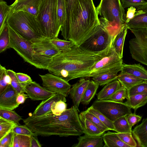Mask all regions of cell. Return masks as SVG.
Here are the masks:
<instances>
[{
    "instance_id": "obj_52",
    "label": "cell",
    "mask_w": 147,
    "mask_h": 147,
    "mask_svg": "<svg viewBox=\"0 0 147 147\" xmlns=\"http://www.w3.org/2000/svg\"><path fill=\"white\" fill-rule=\"evenodd\" d=\"M136 9L133 7H131L128 8L125 24L127 23L134 18L136 12Z\"/></svg>"
},
{
    "instance_id": "obj_58",
    "label": "cell",
    "mask_w": 147,
    "mask_h": 147,
    "mask_svg": "<svg viewBox=\"0 0 147 147\" xmlns=\"http://www.w3.org/2000/svg\"><path fill=\"white\" fill-rule=\"evenodd\" d=\"M146 0V1H147V0Z\"/></svg>"
},
{
    "instance_id": "obj_25",
    "label": "cell",
    "mask_w": 147,
    "mask_h": 147,
    "mask_svg": "<svg viewBox=\"0 0 147 147\" xmlns=\"http://www.w3.org/2000/svg\"><path fill=\"white\" fill-rule=\"evenodd\" d=\"M102 136L105 144L103 147H129L122 141L117 132L108 131Z\"/></svg>"
},
{
    "instance_id": "obj_3",
    "label": "cell",
    "mask_w": 147,
    "mask_h": 147,
    "mask_svg": "<svg viewBox=\"0 0 147 147\" xmlns=\"http://www.w3.org/2000/svg\"><path fill=\"white\" fill-rule=\"evenodd\" d=\"M23 121L33 132L43 136H78L82 129L78 112L73 106L60 115H54L51 112L38 117H28Z\"/></svg>"
},
{
    "instance_id": "obj_18",
    "label": "cell",
    "mask_w": 147,
    "mask_h": 147,
    "mask_svg": "<svg viewBox=\"0 0 147 147\" xmlns=\"http://www.w3.org/2000/svg\"><path fill=\"white\" fill-rule=\"evenodd\" d=\"M90 81L89 80L86 79L85 78H80L76 83L71 86L69 94L74 106L78 109Z\"/></svg>"
},
{
    "instance_id": "obj_20",
    "label": "cell",
    "mask_w": 147,
    "mask_h": 147,
    "mask_svg": "<svg viewBox=\"0 0 147 147\" xmlns=\"http://www.w3.org/2000/svg\"><path fill=\"white\" fill-rule=\"evenodd\" d=\"M133 136L137 141L138 146L147 147V118L132 130Z\"/></svg>"
},
{
    "instance_id": "obj_6",
    "label": "cell",
    "mask_w": 147,
    "mask_h": 147,
    "mask_svg": "<svg viewBox=\"0 0 147 147\" xmlns=\"http://www.w3.org/2000/svg\"><path fill=\"white\" fill-rule=\"evenodd\" d=\"M96 8L98 14L108 22L112 30L118 33L126 20L124 8L120 0H101Z\"/></svg>"
},
{
    "instance_id": "obj_19",
    "label": "cell",
    "mask_w": 147,
    "mask_h": 147,
    "mask_svg": "<svg viewBox=\"0 0 147 147\" xmlns=\"http://www.w3.org/2000/svg\"><path fill=\"white\" fill-rule=\"evenodd\" d=\"M102 135L92 136L84 134L83 136H79L78 138V143L74 144L72 146L73 147H103L104 145L103 143Z\"/></svg>"
},
{
    "instance_id": "obj_29",
    "label": "cell",
    "mask_w": 147,
    "mask_h": 147,
    "mask_svg": "<svg viewBox=\"0 0 147 147\" xmlns=\"http://www.w3.org/2000/svg\"><path fill=\"white\" fill-rule=\"evenodd\" d=\"M99 85L93 80H90L83 94L81 102L88 105L96 94Z\"/></svg>"
},
{
    "instance_id": "obj_34",
    "label": "cell",
    "mask_w": 147,
    "mask_h": 147,
    "mask_svg": "<svg viewBox=\"0 0 147 147\" xmlns=\"http://www.w3.org/2000/svg\"><path fill=\"white\" fill-rule=\"evenodd\" d=\"M31 136L14 133L12 147H30Z\"/></svg>"
},
{
    "instance_id": "obj_23",
    "label": "cell",
    "mask_w": 147,
    "mask_h": 147,
    "mask_svg": "<svg viewBox=\"0 0 147 147\" xmlns=\"http://www.w3.org/2000/svg\"><path fill=\"white\" fill-rule=\"evenodd\" d=\"M121 71L132 75L147 82V70L140 63L123 64Z\"/></svg>"
},
{
    "instance_id": "obj_45",
    "label": "cell",
    "mask_w": 147,
    "mask_h": 147,
    "mask_svg": "<svg viewBox=\"0 0 147 147\" xmlns=\"http://www.w3.org/2000/svg\"><path fill=\"white\" fill-rule=\"evenodd\" d=\"M12 131L14 133L16 134L30 136H38L26 125H16L13 127Z\"/></svg>"
},
{
    "instance_id": "obj_7",
    "label": "cell",
    "mask_w": 147,
    "mask_h": 147,
    "mask_svg": "<svg viewBox=\"0 0 147 147\" xmlns=\"http://www.w3.org/2000/svg\"><path fill=\"white\" fill-rule=\"evenodd\" d=\"M30 41L34 52V66L47 70L52 58L61 52L52 42L51 39L46 37H38Z\"/></svg>"
},
{
    "instance_id": "obj_40",
    "label": "cell",
    "mask_w": 147,
    "mask_h": 147,
    "mask_svg": "<svg viewBox=\"0 0 147 147\" xmlns=\"http://www.w3.org/2000/svg\"><path fill=\"white\" fill-rule=\"evenodd\" d=\"M16 125L14 123L0 117V139L11 131Z\"/></svg>"
},
{
    "instance_id": "obj_48",
    "label": "cell",
    "mask_w": 147,
    "mask_h": 147,
    "mask_svg": "<svg viewBox=\"0 0 147 147\" xmlns=\"http://www.w3.org/2000/svg\"><path fill=\"white\" fill-rule=\"evenodd\" d=\"M7 74V69L0 65V94L3 92L9 85L5 81V76Z\"/></svg>"
},
{
    "instance_id": "obj_1",
    "label": "cell",
    "mask_w": 147,
    "mask_h": 147,
    "mask_svg": "<svg viewBox=\"0 0 147 147\" xmlns=\"http://www.w3.org/2000/svg\"><path fill=\"white\" fill-rule=\"evenodd\" d=\"M109 47L103 51L94 52L75 45L71 50L54 57L47 70L67 82L76 78L89 77L91 67L103 57Z\"/></svg>"
},
{
    "instance_id": "obj_39",
    "label": "cell",
    "mask_w": 147,
    "mask_h": 147,
    "mask_svg": "<svg viewBox=\"0 0 147 147\" xmlns=\"http://www.w3.org/2000/svg\"><path fill=\"white\" fill-rule=\"evenodd\" d=\"M57 13L59 23L62 27L67 17L65 0H57Z\"/></svg>"
},
{
    "instance_id": "obj_9",
    "label": "cell",
    "mask_w": 147,
    "mask_h": 147,
    "mask_svg": "<svg viewBox=\"0 0 147 147\" xmlns=\"http://www.w3.org/2000/svg\"><path fill=\"white\" fill-rule=\"evenodd\" d=\"M113 39L105 55L91 67L89 77L109 72H119L121 71L123 65V60L118 56L112 47Z\"/></svg>"
},
{
    "instance_id": "obj_56",
    "label": "cell",
    "mask_w": 147,
    "mask_h": 147,
    "mask_svg": "<svg viewBox=\"0 0 147 147\" xmlns=\"http://www.w3.org/2000/svg\"><path fill=\"white\" fill-rule=\"evenodd\" d=\"M137 10H141L147 12V1L143 5L137 8Z\"/></svg>"
},
{
    "instance_id": "obj_50",
    "label": "cell",
    "mask_w": 147,
    "mask_h": 147,
    "mask_svg": "<svg viewBox=\"0 0 147 147\" xmlns=\"http://www.w3.org/2000/svg\"><path fill=\"white\" fill-rule=\"evenodd\" d=\"M16 75L19 82L24 88L26 85L32 82L30 77L27 74L16 72Z\"/></svg>"
},
{
    "instance_id": "obj_27",
    "label": "cell",
    "mask_w": 147,
    "mask_h": 147,
    "mask_svg": "<svg viewBox=\"0 0 147 147\" xmlns=\"http://www.w3.org/2000/svg\"><path fill=\"white\" fill-rule=\"evenodd\" d=\"M117 80L119 82L121 85L124 87L127 90L145 81L142 79L121 71L118 75Z\"/></svg>"
},
{
    "instance_id": "obj_24",
    "label": "cell",
    "mask_w": 147,
    "mask_h": 147,
    "mask_svg": "<svg viewBox=\"0 0 147 147\" xmlns=\"http://www.w3.org/2000/svg\"><path fill=\"white\" fill-rule=\"evenodd\" d=\"M128 29L147 28V12L141 10L136 13L134 18L125 24Z\"/></svg>"
},
{
    "instance_id": "obj_38",
    "label": "cell",
    "mask_w": 147,
    "mask_h": 147,
    "mask_svg": "<svg viewBox=\"0 0 147 147\" xmlns=\"http://www.w3.org/2000/svg\"><path fill=\"white\" fill-rule=\"evenodd\" d=\"M86 118L94 124L103 133L109 130V129L101 122L95 115L87 110L82 112Z\"/></svg>"
},
{
    "instance_id": "obj_30",
    "label": "cell",
    "mask_w": 147,
    "mask_h": 147,
    "mask_svg": "<svg viewBox=\"0 0 147 147\" xmlns=\"http://www.w3.org/2000/svg\"><path fill=\"white\" fill-rule=\"evenodd\" d=\"M117 71H111L103 73L92 77L93 80L99 86H103L116 80L118 76Z\"/></svg>"
},
{
    "instance_id": "obj_22",
    "label": "cell",
    "mask_w": 147,
    "mask_h": 147,
    "mask_svg": "<svg viewBox=\"0 0 147 147\" xmlns=\"http://www.w3.org/2000/svg\"><path fill=\"white\" fill-rule=\"evenodd\" d=\"M121 86V85L117 80H115L107 84L96 94L97 100H109L111 97Z\"/></svg>"
},
{
    "instance_id": "obj_12",
    "label": "cell",
    "mask_w": 147,
    "mask_h": 147,
    "mask_svg": "<svg viewBox=\"0 0 147 147\" xmlns=\"http://www.w3.org/2000/svg\"><path fill=\"white\" fill-rule=\"evenodd\" d=\"M9 28L10 48L14 49L25 61L34 66V52L32 42L20 36L9 26Z\"/></svg>"
},
{
    "instance_id": "obj_51",
    "label": "cell",
    "mask_w": 147,
    "mask_h": 147,
    "mask_svg": "<svg viewBox=\"0 0 147 147\" xmlns=\"http://www.w3.org/2000/svg\"><path fill=\"white\" fill-rule=\"evenodd\" d=\"M126 117L131 128L140 121L142 118L141 116L132 113L126 115Z\"/></svg>"
},
{
    "instance_id": "obj_37",
    "label": "cell",
    "mask_w": 147,
    "mask_h": 147,
    "mask_svg": "<svg viewBox=\"0 0 147 147\" xmlns=\"http://www.w3.org/2000/svg\"><path fill=\"white\" fill-rule=\"evenodd\" d=\"M87 110L96 116L109 130L115 131L113 122L100 111L94 109L92 106Z\"/></svg>"
},
{
    "instance_id": "obj_10",
    "label": "cell",
    "mask_w": 147,
    "mask_h": 147,
    "mask_svg": "<svg viewBox=\"0 0 147 147\" xmlns=\"http://www.w3.org/2000/svg\"><path fill=\"white\" fill-rule=\"evenodd\" d=\"M135 37L129 41V49L132 58L147 65V28H131Z\"/></svg>"
},
{
    "instance_id": "obj_42",
    "label": "cell",
    "mask_w": 147,
    "mask_h": 147,
    "mask_svg": "<svg viewBox=\"0 0 147 147\" xmlns=\"http://www.w3.org/2000/svg\"><path fill=\"white\" fill-rule=\"evenodd\" d=\"M127 91L128 97L136 94H147V82L138 84Z\"/></svg>"
},
{
    "instance_id": "obj_47",
    "label": "cell",
    "mask_w": 147,
    "mask_h": 147,
    "mask_svg": "<svg viewBox=\"0 0 147 147\" xmlns=\"http://www.w3.org/2000/svg\"><path fill=\"white\" fill-rule=\"evenodd\" d=\"M121 5L124 8L131 7L138 8L146 2L145 0H120Z\"/></svg>"
},
{
    "instance_id": "obj_55",
    "label": "cell",
    "mask_w": 147,
    "mask_h": 147,
    "mask_svg": "<svg viewBox=\"0 0 147 147\" xmlns=\"http://www.w3.org/2000/svg\"><path fill=\"white\" fill-rule=\"evenodd\" d=\"M37 136H31L30 147H41V145L39 142Z\"/></svg>"
},
{
    "instance_id": "obj_49",
    "label": "cell",
    "mask_w": 147,
    "mask_h": 147,
    "mask_svg": "<svg viewBox=\"0 0 147 147\" xmlns=\"http://www.w3.org/2000/svg\"><path fill=\"white\" fill-rule=\"evenodd\" d=\"M13 134L11 131L0 139V147H12Z\"/></svg>"
},
{
    "instance_id": "obj_15",
    "label": "cell",
    "mask_w": 147,
    "mask_h": 147,
    "mask_svg": "<svg viewBox=\"0 0 147 147\" xmlns=\"http://www.w3.org/2000/svg\"><path fill=\"white\" fill-rule=\"evenodd\" d=\"M42 1V0H15L10 5L11 11H24L36 17Z\"/></svg>"
},
{
    "instance_id": "obj_35",
    "label": "cell",
    "mask_w": 147,
    "mask_h": 147,
    "mask_svg": "<svg viewBox=\"0 0 147 147\" xmlns=\"http://www.w3.org/2000/svg\"><path fill=\"white\" fill-rule=\"evenodd\" d=\"M0 117L20 125L22 117L13 110L0 108Z\"/></svg>"
},
{
    "instance_id": "obj_53",
    "label": "cell",
    "mask_w": 147,
    "mask_h": 147,
    "mask_svg": "<svg viewBox=\"0 0 147 147\" xmlns=\"http://www.w3.org/2000/svg\"><path fill=\"white\" fill-rule=\"evenodd\" d=\"M28 97V95L24 92L18 94L16 99L17 102L19 105L23 104Z\"/></svg>"
},
{
    "instance_id": "obj_44",
    "label": "cell",
    "mask_w": 147,
    "mask_h": 147,
    "mask_svg": "<svg viewBox=\"0 0 147 147\" xmlns=\"http://www.w3.org/2000/svg\"><path fill=\"white\" fill-rule=\"evenodd\" d=\"M117 134L122 141L129 147L137 146V143L133 137L132 132L117 133Z\"/></svg>"
},
{
    "instance_id": "obj_8",
    "label": "cell",
    "mask_w": 147,
    "mask_h": 147,
    "mask_svg": "<svg viewBox=\"0 0 147 147\" xmlns=\"http://www.w3.org/2000/svg\"><path fill=\"white\" fill-rule=\"evenodd\" d=\"M100 25L97 31L80 46L94 52L103 51L109 46L114 36L107 27L105 19H99Z\"/></svg>"
},
{
    "instance_id": "obj_41",
    "label": "cell",
    "mask_w": 147,
    "mask_h": 147,
    "mask_svg": "<svg viewBox=\"0 0 147 147\" xmlns=\"http://www.w3.org/2000/svg\"><path fill=\"white\" fill-rule=\"evenodd\" d=\"M8 74L11 78V85L18 93L25 92L24 88L19 82L16 75V72L7 69Z\"/></svg>"
},
{
    "instance_id": "obj_26",
    "label": "cell",
    "mask_w": 147,
    "mask_h": 147,
    "mask_svg": "<svg viewBox=\"0 0 147 147\" xmlns=\"http://www.w3.org/2000/svg\"><path fill=\"white\" fill-rule=\"evenodd\" d=\"M79 117L84 134L101 136L104 134L91 121L86 117L82 112L79 114Z\"/></svg>"
},
{
    "instance_id": "obj_5",
    "label": "cell",
    "mask_w": 147,
    "mask_h": 147,
    "mask_svg": "<svg viewBox=\"0 0 147 147\" xmlns=\"http://www.w3.org/2000/svg\"><path fill=\"white\" fill-rule=\"evenodd\" d=\"M57 0H42L36 16L45 36L51 39L58 37L61 31L57 13Z\"/></svg>"
},
{
    "instance_id": "obj_54",
    "label": "cell",
    "mask_w": 147,
    "mask_h": 147,
    "mask_svg": "<svg viewBox=\"0 0 147 147\" xmlns=\"http://www.w3.org/2000/svg\"><path fill=\"white\" fill-rule=\"evenodd\" d=\"M76 0H65L67 16L69 13L71 9Z\"/></svg>"
},
{
    "instance_id": "obj_2",
    "label": "cell",
    "mask_w": 147,
    "mask_h": 147,
    "mask_svg": "<svg viewBox=\"0 0 147 147\" xmlns=\"http://www.w3.org/2000/svg\"><path fill=\"white\" fill-rule=\"evenodd\" d=\"M98 16L92 0H76L61 27V35L80 46L97 30Z\"/></svg>"
},
{
    "instance_id": "obj_21",
    "label": "cell",
    "mask_w": 147,
    "mask_h": 147,
    "mask_svg": "<svg viewBox=\"0 0 147 147\" xmlns=\"http://www.w3.org/2000/svg\"><path fill=\"white\" fill-rule=\"evenodd\" d=\"M128 28L124 24L119 31L114 36L112 46L118 56L121 58L123 57V51L124 41Z\"/></svg>"
},
{
    "instance_id": "obj_43",
    "label": "cell",
    "mask_w": 147,
    "mask_h": 147,
    "mask_svg": "<svg viewBox=\"0 0 147 147\" xmlns=\"http://www.w3.org/2000/svg\"><path fill=\"white\" fill-rule=\"evenodd\" d=\"M66 102V101L61 100L54 102L51 108L52 113L56 115L61 114L67 109Z\"/></svg>"
},
{
    "instance_id": "obj_32",
    "label": "cell",
    "mask_w": 147,
    "mask_h": 147,
    "mask_svg": "<svg viewBox=\"0 0 147 147\" xmlns=\"http://www.w3.org/2000/svg\"><path fill=\"white\" fill-rule=\"evenodd\" d=\"M113 122L116 132H132V128L127 121L126 115L118 118Z\"/></svg>"
},
{
    "instance_id": "obj_46",
    "label": "cell",
    "mask_w": 147,
    "mask_h": 147,
    "mask_svg": "<svg viewBox=\"0 0 147 147\" xmlns=\"http://www.w3.org/2000/svg\"><path fill=\"white\" fill-rule=\"evenodd\" d=\"M128 98L127 90L121 85V87L111 97L109 100L117 102H122L125 98L127 99Z\"/></svg>"
},
{
    "instance_id": "obj_16",
    "label": "cell",
    "mask_w": 147,
    "mask_h": 147,
    "mask_svg": "<svg viewBox=\"0 0 147 147\" xmlns=\"http://www.w3.org/2000/svg\"><path fill=\"white\" fill-rule=\"evenodd\" d=\"M61 100L66 101V97L62 94L56 93L49 98L42 100L33 113L29 114L28 117L30 118L38 117L52 112L51 108L53 103Z\"/></svg>"
},
{
    "instance_id": "obj_28",
    "label": "cell",
    "mask_w": 147,
    "mask_h": 147,
    "mask_svg": "<svg viewBox=\"0 0 147 147\" xmlns=\"http://www.w3.org/2000/svg\"><path fill=\"white\" fill-rule=\"evenodd\" d=\"M125 103L136 111L147 103V94H136L128 97Z\"/></svg>"
},
{
    "instance_id": "obj_13",
    "label": "cell",
    "mask_w": 147,
    "mask_h": 147,
    "mask_svg": "<svg viewBox=\"0 0 147 147\" xmlns=\"http://www.w3.org/2000/svg\"><path fill=\"white\" fill-rule=\"evenodd\" d=\"M43 86L48 90L67 97L71 85L68 82L51 73L39 74Z\"/></svg>"
},
{
    "instance_id": "obj_14",
    "label": "cell",
    "mask_w": 147,
    "mask_h": 147,
    "mask_svg": "<svg viewBox=\"0 0 147 147\" xmlns=\"http://www.w3.org/2000/svg\"><path fill=\"white\" fill-rule=\"evenodd\" d=\"M24 88L29 98L34 101L45 100L56 94L48 90L34 81L26 85Z\"/></svg>"
},
{
    "instance_id": "obj_17",
    "label": "cell",
    "mask_w": 147,
    "mask_h": 147,
    "mask_svg": "<svg viewBox=\"0 0 147 147\" xmlns=\"http://www.w3.org/2000/svg\"><path fill=\"white\" fill-rule=\"evenodd\" d=\"M18 94L11 84L2 93L0 94V108L14 110L20 105L16 102Z\"/></svg>"
},
{
    "instance_id": "obj_57",
    "label": "cell",
    "mask_w": 147,
    "mask_h": 147,
    "mask_svg": "<svg viewBox=\"0 0 147 147\" xmlns=\"http://www.w3.org/2000/svg\"><path fill=\"white\" fill-rule=\"evenodd\" d=\"M5 81L6 83L9 85L11 84V78L10 76L8 74L6 75L5 76Z\"/></svg>"
},
{
    "instance_id": "obj_31",
    "label": "cell",
    "mask_w": 147,
    "mask_h": 147,
    "mask_svg": "<svg viewBox=\"0 0 147 147\" xmlns=\"http://www.w3.org/2000/svg\"><path fill=\"white\" fill-rule=\"evenodd\" d=\"M11 11L10 6L7 5L5 1H0V33L7 24V18Z\"/></svg>"
},
{
    "instance_id": "obj_4",
    "label": "cell",
    "mask_w": 147,
    "mask_h": 147,
    "mask_svg": "<svg viewBox=\"0 0 147 147\" xmlns=\"http://www.w3.org/2000/svg\"><path fill=\"white\" fill-rule=\"evenodd\" d=\"M6 23L18 34L29 40L45 36L36 17L28 13L22 11H11Z\"/></svg>"
},
{
    "instance_id": "obj_36",
    "label": "cell",
    "mask_w": 147,
    "mask_h": 147,
    "mask_svg": "<svg viewBox=\"0 0 147 147\" xmlns=\"http://www.w3.org/2000/svg\"><path fill=\"white\" fill-rule=\"evenodd\" d=\"M10 36L9 26L6 24L0 33V53H1L10 48Z\"/></svg>"
},
{
    "instance_id": "obj_11",
    "label": "cell",
    "mask_w": 147,
    "mask_h": 147,
    "mask_svg": "<svg viewBox=\"0 0 147 147\" xmlns=\"http://www.w3.org/2000/svg\"><path fill=\"white\" fill-rule=\"evenodd\" d=\"M92 106L113 122L131 113V108L125 102L107 100H96Z\"/></svg>"
},
{
    "instance_id": "obj_33",
    "label": "cell",
    "mask_w": 147,
    "mask_h": 147,
    "mask_svg": "<svg viewBox=\"0 0 147 147\" xmlns=\"http://www.w3.org/2000/svg\"><path fill=\"white\" fill-rule=\"evenodd\" d=\"M51 40L61 52H66L71 50L75 45L71 40H62L58 37L51 39Z\"/></svg>"
}]
</instances>
